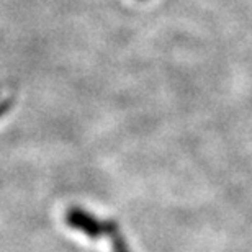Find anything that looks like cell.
<instances>
[{
    "label": "cell",
    "instance_id": "cell-2",
    "mask_svg": "<svg viewBox=\"0 0 252 252\" xmlns=\"http://www.w3.org/2000/svg\"><path fill=\"white\" fill-rule=\"evenodd\" d=\"M105 238L110 239L113 252H131L125 236L122 234V231H120V226L117 221L107 220V236H105Z\"/></svg>",
    "mask_w": 252,
    "mask_h": 252
},
{
    "label": "cell",
    "instance_id": "cell-1",
    "mask_svg": "<svg viewBox=\"0 0 252 252\" xmlns=\"http://www.w3.org/2000/svg\"><path fill=\"white\" fill-rule=\"evenodd\" d=\"M65 224L75 231H80L90 239L107 236V220H98L92 213H87L79 206H72L65 211Z\"/></svg>",
    "mask_w": 252,
    "mask_h": 252
}]
</instances>
